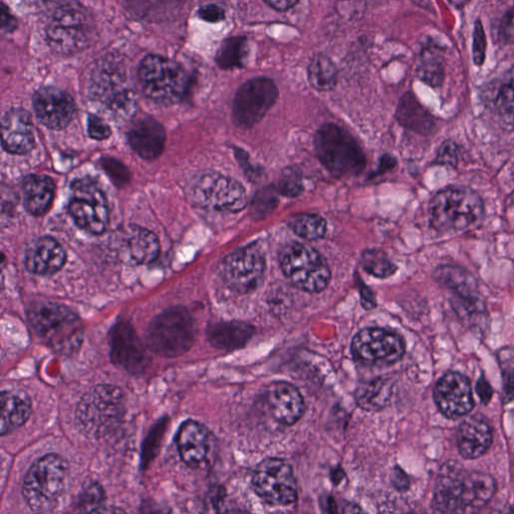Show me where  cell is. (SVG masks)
Here are the masks:
<instances>
[{
  "label": "cell",
  "instance_id": "30",
  "mask_svg": "<svg viewBox=\"0 0 514 514\" xmlns=\"http://www.w3.org/2000/svg\"><path fill=\"white\" fill-rule=\"evenodd\" d=\"M2 419L0 433L7 435L23 426L32 414V404L25 394L3 392L0 398Z\"/></svg>",
  "mask_w": 514,
  "mask_h": 514
},
{
  "label": "cell",
  "instance_id": "38",
  "mask_svg": "<svg viewBox=\"0 0 514 514\" xmlns=\"http://www.w3.org/2000/svg\"><path fill=\"white\" fill-rule=\"evenodd\" d=\"M246 40L243 38H231L220 47L216 61L222 69H232L242 65L245 56Z\"/></svg>",
  "mask_w": 514,
  "mask_h": 514
},
{
  "label": "cell",
  "instance_id": "36",
  "mask_svg": "<svg viewBox=\"0 0 514 514\" xmlns=\"http://www.w3.org/2000/svg\"><path fill=\"white\" fill-rule=\"evenodd\" d=\"M495 106L504 122L514 126V67L499 86Z\"/></svg>",
  "mask_w": 514,
  "mask_h": 514
},
{
  "label": "cell",
  "instance_id": "33",
  "mask_svg": "<svg viewBox=\"0 0 514 514\" xmlns=\"http://www.w3.org/2000/svg\"><path fill=\"white\" fill-rule=\"evenodd\" d=\"M391 395L392 386L390 382L379 377L359 389L357 402L365 410L378 411L389 404Z\"/></svg>",
  "mask_w": 514,
  "mask_h": 514
},
{
  "label": "cell",
  "instance_id": "10",
  "mask_svg": "<svg viewBox=\"0 0 514 514\" xmlns=\"http://www.w3.org/2000/svg\"><path fill=\"white\" fill-rule=\"evenodd\" d=\"M280 260L286 278L302 291L320 293L331 281V271L326 260L309 245L295 242L286 246Z\"/></svg>",
  "mask_w": 514,
  "mask_h": 514
},
{
  "label": "cell",
  "instance_id": "48",
  "mask_svg": "<svg viewBox=\"0 0 514 514\" xmlns=\"http://www.w3.org/2000/svg\"><path fill=\"white\" fill-rule=\"evenodd\" d=\"M199 16L202 20L208 23H219L224 20V11L216 5H207L202 7L199 11Z\"/></svg>",
  "mask_w": 514,
  "mask_h": 514
},
{
  "label": "cell",
  "instance_id": "9",
  "mask_svg": "<svg viewBox=\"0 0 514 514\" xmlns=\"http://www.w3.org/2000/svg\"><path fill=\"white\" fill-rule=\"evenodd\" d=\"M138 76L144 94L161 105L179 102L189 85L183 67L160 56L146 57L139 66Z\"/></svg>",
  "mask_w": 514,
  "mask_h": 514
},
{
  "label": "cell",
  "instance_id": "35",
  "mask_svg": "<svg viewBox=\"0 0 514 514\" xmlns=\"http://www.w3.org/2000/svg\"><path fill=\"white\" fill-rule=\"evenodd\" d=\"M289 226L299 236L316 240L322 238L327 231L326 220L317 214H299L292 217Z\"/></svg>",
  "mask_w": 514,
  "mask_h": 514
},
{
  "label": "cell",
  "instance_id": "52",
  "mask_svg": "<svg viewBox=\"0 0 514 514\" xmlns=\"http://www.w3.org/2000/svg\"><path fill=\"white\" fill-rule=\"evenodd\" d=\"M393 483L396 488L405 490L409 486V478L400 468H396L393 474Z\"/></svg>",
  "mask_w": 514,
  "mask_h": 514
},
{
  "label": "cell",
  "instance_id": "50",
  "mask_svg": "<svg viewBox=\"0 0 514 514\" xmlns=\"http://www.w3.org/2000/svg\"><path fill=\"white\" fill-rule=\"evenodd\" d=\"M477 394L481 401L484 403H487L492 396V390L490 385L486 382L485 379L481 378L479 382L477 383L476 387Z\"/></svg>",
  "mask_w": 514,
  "mask_h": 514
},
{
  "label": "cell",
  "instance_id": "28",
  "mask_svg": "<svg viewBox=\"0 0 514 514\" xmlns=\"http://www.w3.org/2000/svg\"><path fill=\"white\" fill-rule=\"evenodd\" d=\"M434 277L464 304L469 307L477 306V283L467 271L452 266L440 267L435 271Z\"/></svg>",
  "mask_w": 514,
  "mask_h": 514
},
{
  "label": "cell",
  "instance_id": "7",
  "mask_svg": "<svg viewBox=\"0 0 514 514\" xmlns=\"http://www.w3.org/2000/svg\"><path fill=\"white\" fill-rule=\"evenodd\" d=\"M315 145L320 161L335 176L358 175L366 166V156L358 142L335 124L318 131Z\"/></svg>",
  "mask_w": 514,
  "mask_h": 514
},
{
  "label": "cell",
  "instance_id": "51",
  "mask_svg": "<svg viewBox=\"0 0 514 514\" xmlns=\"http://www.w3.org/2000/svg\"><path fill=\"white\" fill-rule=\"evenodd\" d=\"M360 292L364 308L367 310L375 308L376 302L373 293L363 284L360 287Z\"/></svg>",
  "mask_w": 514,
  "mask_h": 514
},
{
  "label": "cell",
  "instance_id": "6",
  "mask_svg": "<svg viewBox=\"0 0 514 514\" xmlns=\"http://www.w3.org/2000/svg\"><path fill=\"white\" fill-rule=\"evenodd\" d=\"M197 325L188 310L182 307L169 309L151 323L147 332V345L155 354L177 358L194 345Z\"/></svg>",
  "mask_w": 514,
  "mask_h": 514
},
{
  "label": "cell",
  "instance_id": "21",
  "mask_svg": "<svg viewBox=\"0 0 514 514\" xmlns=\"http://www.w3.org/2000/svg\"><path fill=\"white\" fill-rule=\"evenodd\" d=\"M176 444L183 462L197 468L208 461L214 442L212 434L203 424L187 420L178 430Z\"/></svg>",
  "mask_w": 514,
  "mask_h": 514
},
{
  "label": "cell",
  "instance_id": "8",
  "mask_svg": "<svg viewBox=\"0 0 514 514\" xmlns=\"http://www.w3.org/2000/svg\"><path fill=\"white\" fill-rule=\"evenodd\" d=\"M28 317L37 334L57 350L71 351L80 345L81 322L69 308L53 302H37L30 307Z\"/></svg>",
  "mask_w": 514,
  "mask_h": 514
},
{
  "label": "cell",
  "instance_id": "16",
  "mask_svg": "<svg viewBox=\"0 0 514 514\" xmlns=\"http://www.w3.org/2000/svg\"><path fill=\"white\" fill-rule=\"evenodd\" d=\"M278 96L279 90L272 80L257 78L246 82L234 98V122L243 128L256 125L275 105Z\"/></svg>",
  "mask_w": 514,
  "mask_h": 514
},
{
  "label": "cell",
  "instance_id": "47",
  "mask_svg": "<svg viewBox=\"0 0 514 514\" xmlns=\"http://www.w3.org/2000/svg\"><path fill=\"white\" fill-rule=\"evenodd\" d=\"M500 38L506 44H514V8L509 10L500 25Z\"/></svg>",
  "mask_w": 514,
  "mask_h": 514
},
{
  "label": "cell",
  "instance_id": "20",
  "mask_svg": "<svg viewBox=\"0 0 514 514\" xmlns=\"http://www.w3.org/2000/svg\"><path fill=\"white\" fill-rule=\"evenodd\" d=\"M39 120L53 130L65 129L73 120L76 105L73 98L57 88H43L34 97Z\"/></svg>",
  "mask_w": 514,
  "mask_h": 514
},
{
  "label": "cell",
  "instance_id": "39",
  "mask_svg": "<svg viewBox=\"0 0 514 514\" xmlns=\"http://www.w3.org/2000/svg\"><path fill=\"white\" fill-rule=\"evenodd\" d=\"M278 205V198L272 188H266L257 194L252 201L251 214L255 219L264 218Z\"/></svg>",
  "mask_w": 514,
  "mask_h": 514
},
{
  "label": "cell",
  "instance_id": "19",
  "mask_svg": "<svg viewBox=\"0 0 514 514\" xmlns=\"http://www.w3.org/2000/svg\"><path fill=\"white\" fill-rule=\"evenodd\" d=\"M434 400L442 414L451 419L465 416L474 407L469 380L456 372H450L438 381Z\"/></svg>",
  "mask_w": 514,
  "mask_h": 514
},
{
  "label": "cell",
  "instance_id": "27",
  "mask_svg": "<svg viewBox=\"0 0 514 514\" xmlns=\"http://www.w3.org/2000/svg\"><path fill=\"white\" fill-rule=\"evenodd\" d=\"M492 443V432L488 422L480 415L463 421L457 433L460 454L467 459L482 456Z\"/></svg>",
  "mask_w": 514,
  "mask_h": 514
},
{
  "label": "cell",
  "instance_id": "34",
  "mask_svg": "<svg viewBox=\"0 0 514 514\" xmlns=\"http://www.w3.org/2000/svg\"><path fill=\"white\" fill-rule=\"evenodd\" d=\"M338 71L327 57L317 56L309 66V81L318 91H330L337 84Z\"/></svg>",
  "mask_w": 514,
  "mask_h": 514
},
{
  "label": "cell",
  "instance_id": "37",
  "mask_svg": "<svg viewBox=\"0 0 514 514\" xmlns=\"http://www.w3.org/2000/svg\"><path fill=\"white\" fill-rule=\"evenodd\" d=\"M362 267L371 276L386 279L393 276L397 268L385 252L378 249L366 250L362 255Z\"/></svg>",
  "mask_w": 514,
  "mask_h": 514
},
{
  "label": "cell",
  "instance_id": "14",
  "mask_svg": "<svg viewBox=\"0 0 514 514\" xmlns=\"http://www.w3.org/2000/svg\"><path fill=\"white\" fill-rule=\"evenodd\" d=\"M265 272V253L253 244L229 254L222 265L224 282L232 291L239 294H248L259 288Z\"/></svg>",
  "mask_w": 514,
  "mask_h": 514
},
{
  "label": "cell",
  "instance_id": "25",
  "mask_svg": "<svg viewBox=\"0 0 514 514\" xmlns=\"http://www.w3.org/2000/svg\"><path fill=\"white\" fill-rule=\"evenodd\" d=\"M67 254L63 246L52 237L35 241L26 254L27 269L38 276H50L59 272L65 265Z\"/></svg>",
  "mask_w": 514,
  "mask_h": 514
},
{
  "label": "cell",
  "instance_id": "31",
  "mask_svg": "<svg viewBox=\"0 0 514 514\" xmlns=\"http://www.w3.org/2000/svg\"><path fill=\"white\" fill-rule=\"evenodd\" d=\"M252 334V329L242 323H219L207 331L209 342L220 350L231 351L242 347Z\"/></svg>",
  "mask_w": 514,
  "mask_h": 514
},
{
  "label": "cell",
  "instance_id": "17",
  "mask_svg": "<svg viewBox=\"0 0 514 514\" xmlns=\"http://www.w3.org/2000/svg\"><path fill=\"white\" fill-rule=\"evenodd\" d=\"M354 358L365 365H391L405 354V343L396 333L368 328L359 332L352 342Z\"/></svg>",
  "mask_w": 514,
  "mask_h": 514
},
{
  "label": "cell",
  "instance_id": "22",
  "mask_svg": "<svg viewBox=\"0 0 514 514\" xmlns=\"http://www.w3.org/2000/svg\"><path fill=\"white\" fill-rule=\"evenodd\" d=\"M266 401L272 416L283 425L296 424L305 412L302 394L295 386L286 382L271 384L266 392Z\"/></svg>",
  "mask_w": 514,
  "mask_h": 514
},
{
  "label": "cell",
  "instance_id": "49",
  "mask_svg": "<svg viewBox=\"0 0 514 514\" xmlns=\"http://www.w3.org/2000/svg\"><path fill=\"white\" fill-rule=\"evenodd\" d=\"M266 3L277 11L285 12L295 7L299 0H266Z\"/></svg>",
  "mask_w": 514,
  "mask_h": 514
},
{
  "label": "cell",
  "instance_id": "15",
  "mask_svg": "<svg viewBox=\"0 0 514 514\" xmlns=\"http://www.w3.org/2000/svg\"><path fill=\"white\" fill-rule=\"evenodd\" d=\"M192 198L200 207L217 211L238 212L247 203L244 187L218 173L202 175L193 185Z\"/></svg>",
  "mask_w": 514,
  "mask_h": 514
},
{
  "label": "cell",
  "instance_id": "41",
  "mask_svg": "<svg viewBox=\"0 0 514 514\" xmlns=\"http://www.w3.org/2000/svg\"><path fill=\"white\" fill-rule=\"evenodd\" d=\"M279 191L288 197H296L303 191L301 174L295 169H287L280 180Z\"/></svg>",
  "mask_w": 514,
  "mask_h": 514
},
{
  "label": "cell",
  "instance_id": "45",
  "mask_svg": "<svg viewBox=\"0 0 514 514\" xmlns=\"http://www.w3.org/2000/svg\"><path fill=\"white\" fill-rule=\"evenodd\" d=\"M486 39L480 22H477L474 31L473 56L476 65L480 66L485 57Z\"/></svg>",
  "mask_w": 514,
  "mask_h": 514
},
{
  "label": "cell",
  "instance_id": "13",
  "mask_svg": "<svg viewBox=\"0 0 514 514\" xmlns=\"http://www.w3.org/2000/svg\"><path fill=\"white\" fill-rule=\"evenodd\" d=\"M69 211L76 224L91 234L100 235L108 226L106 196L97 183L89 178L76 180L72 184Z\"/></svg>",
  "mask_w": 514,
  "mask_h": 514
},
{
  "label": "cell",
  "instance_id": "12",
  "mask_svg": "<svg viewBox=\"0 0 514 514\" xmlns=\"http://www.w3.org/2000/svg\"><path fill=\"white\" fill-rule=\"evenodd\" d=\"M252 487L265 502L286 506L298 498V484L291 465L280 458H267L257 465Z\"/></svg>",
  "mask_w": 514,
  "mask_h": 514
},
{
  "label": "cell",
  "instance_id": "18",
  "mask_svg": "<svg viewBox=\"0 0 514 514\" xmlns=\"http://www.w3.org/2000/svg\"><path fill=\"white\" fill-rule=\"evenodd\" d=\"M112 361L132 374L142 373L149 364V356L130 323L118 322L112 329Z\"/></svg>",
  "mask_w": 514,
  "mask_h": 514
},
{
  "label": "cell",
  "instance_id": "24",
  "mask_svg": "<svg viewBox=\"0 0 514 514\" xmlns=\"http://www.w3.org/2000/svg\"><path fill=\"white\" fill-rule=\"evenodd\" d=\"M160 253L157 236L146 228L129 226L121 236V255L134 265L153 263Z\"/></svg>",
  "mask_w": 514,
  "mask_h": 514
},
{
  "label": "cell",
  "instance_id": "4",
  "mask_svg": "<svg viewBox=\"0 0 514 514\" xmlns=\"http://www.w3.org/2000/svg\"><path fill=\"white\" fill-rule=\"evenodd\" d=\"M483 213L480 196L468 188H446L433 197L429 206L431 224L441 232L468 229L482 219Z\"/></svg>",
  "mask_w": 514,
  "mask_h": 514
},
{
  "label": "cell",
  "instance_id": "5",
  "mask_svg": "<svg viewBox=\"0 0 514 514\" xmlns=\"http://www.w3.org/2000/svg\"><path fill=\"white\" fill-rule=\"evenodd\" d=\"M126 409L120 388L99 385L86 393L77 408V419L90 437H102L120 426Z\"/></svg>",
  "mask_w": 514,
  "mask_h": 514
},
{
  "label": "cell",
  "instance_id": "44",
  "mask_svg": "<svg viewBox=\"0 0 514 514\" xmlns=\"http://www.w3.org/2000/svg\"><path fill=\"white\" fill-rule=\"evenodd\" d=\"M88 131L91 138L99 141L108 139L111 134V128L99 117L91 115L88 120Z\"/></svg>",
  "mask_w": 514,
  "mask_h": 514
},
{
  "label": "cell",
  "instance_id": "3",
  "mask_svg": "<svg viewBox=\"0 0 514 514\" xmlns=\"http://www.w3.org/2000/svg\"><path fill=\"white\" fill-rule=\"evenodd\" d=\"M69 483V465L60 455L48 454L38 459L28 471L23 494L28 505L37 512L58 507Z\"/></svg>",
  "mask_w": 514,
  "mask_h": 514
},
{
  "label": "cell",
  "instance_id": "43",
  "mask_svg": "<svg viewBox=\"0 0 514 514\" xmlns=\"http://www.w3.org/2000/svg\"><path fill=\"white\" fill-rule=\"evenodd\" d=\"M103 167L118 186H123L129 181V172L119 161L115 159H104Z\"/></svg>",
  "mask_w": 514,
  "mask_h": 514
},
{
  "label": "cell",
  "instance_id": "1",
  "mask_svg": "<svg viewBox=\"0 0 514 514\" xmlns=\"http://www.w3.org/2000/svg\"><path fill=\"white\" fill-rule=\"evenodd\" d=\"M495 490L496 484L490 475L447 462L437 478L433 507L445 513L476 512L491 500Z\"/></svg>",
  "mask_w": 514,
  "mask_h": 514
},
{
  "label": "cell",
  "instance_id": "54",
  "mask_svg": "<svg viewBox=\"0 0 514 514\" xmlns=\"http://www.w3.org/2000/svg\"><path fill=\"white\" fill-rule=\"evenodd\" d=\"M449 2L456 8H462L468 3V0H449Z\"/></svg>",
  "mask_w": 514,
  "mask_h": 514
},
{
  "label": "cell",
  "instance_id": "2",
  "mask_svg": "<svg viewBox=\"0 0 514 514\" xmlns=\"http://www.w3.org/2000/svg\"><path fill=\"white\" fill-rule=\"evenodd\" d=\"M129 81L123 60L114 55L106 56L92 72L90 96L112 116L126 119L134 115L137 107L136 96Z\"/></svg>",
  "mask_w": 514,
  "mask_h": 514
},
{
  "label": "cell",
  "instance_id": "42",
  "mask_svg": "<svg viewBox=\"0 0 514 514\" xmlns=\"http://www.w3.org/2000/svg\"><path fill=\"white\" fill-rule=\"evenodd\" d=\"M420 77L431 86H438L443 80L442 66L435 60H425L420 69Z\"/></svg>",
  "mask_w": 514,
  "mask_h": 514
},
{
  "label": "cell",
  "instance_id": "46",
  "mask_svg": "<svg viewBox=\"0 0 514 514\" xmlns=\"http://www.w3.org/2000/svg\"><path fill=\"white\" fill-rule=\"evenodd\" d=\"M436 162L444 166H456L458 163L457 146L452 142L444 143L439 150Z\"/></svg>",
  "mask_w": 514,
  "mask_h": 514
},
{
  "label": "cell",
  "instance_id": "32",
  "mask_svg": "<svg viewBox=\"0 0 514 514\" xmlns=\"http://www.w3.org/2000/svg\"><path fill=\"white\" fill-rule=\"evenodd\" d=\"M396 116L402 126L418 133H428L434 126L432 116L411 94L401 99Z\"/></svg>",
  "mask_w": 514,
  "mask_h": 514
},
{
  "label": "cell",
  "instance_id": "23",
  "mask_svg": "<svg viewBox=\"0 0 514 514\" xmlns=\"http://www.w3.org/2000/svg\"><path fill=\"white\" fill-rule=\"evenodd\" d=\"M3 147L11 153L23 155L35 146V127L31 115L23 109L6 113L2 121Z\"/></svg>",
  "mask_w": 514,
  "mask_h": 514
},
{
  "label": "cell",
  "instance_id": "53",
  "mask_svg": "<svg viewBox=\"0 0 514 514\" xmlns=\"http://www.w3.org/2000/svg\"><path fill=\"white\" fill-rule=\"evenodd\" d=\"M395 165L396 160L392 156H384L381 160L379 173L384 172L385 170H391Z\"/></svg>",
  "mask_w": 514,
  "mask_h": 514
},
{
  "label": "cell",
  "instance_id": "29",
  "mask_svg": "<svg viewBox=\"0 0 514 514\" xmlns=\"http://www.w3.org/2000/svg\"><path fill=\"white\" fill-rule=\"evenodd\" d=\"M56 185L47 176L33 175L23 183L24 205L34 215H43L51 207L54 200Z\"/></svg>",
  "mask_w": 514,
  "mask_h": 514
},
{
  "label": "cell",
  "instance_id": "11",
  "mask_svg": "<svg viewBox=\"0 0 514 514\" xmlns=\"http://www.w3.org/2000/svg\"><path fill=\"white\" fill-rule=\"evenodd\" d=\"M47 38L51 49L62 56H72L89 46L90 22L87 10L72 2L60 7L48 28Z\"/></svg>",
  "mask_w": 514,
  "mask_h": 514
},
{
  "label": "cell",
  "instance_id": "40",
  "mask_svg": "<svg viewBox=\"0 0 514 514\" xmlns=\"http://www.w3.org/2000/svg\"><path fill=\"white\" fill-rule=\"evenodd\" d=\"M105 493L99 483H91L83 490L79 497L78 507L82 511H97L103 504Z\"/></svg>",
  "mask_w": 514,
  "mask_h": 514
},
{
  "label": "cell",
  "instance_id": "26",
  "mask_svg": "<svg viewBox=\"0 0 514 514\" xmlns=\"http://www.w3.org/2000/svg\"><path fill=\"white\" fill-rule=\"evenodd\" d=\"M128 138L133 150L144 159L159 157L166 142L163 126L151 117L137 120L132 125Z\"/></svg>",
  "mask_w": 514,
  "mask_h": 514
}]
</instances>
